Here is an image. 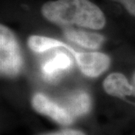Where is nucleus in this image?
I'll use <instances>...</instances> for the list:
<instances>
[{
	"instance_id": "nucleus-1",
	"label": "nucleus",
	"mask_w": 135,
	"mask_h": 135,
	"mask_svg": "<svg viewBox=\"0 0 135 135\" xmlns=\"http://www.w3.org/2000/svg\"><path fill=\"white\" fill-rule=\"evenodd\" d=\"M41 13L49 22L66 28L76 25L99 30L106 23L101 9L89 0L48 1L42 5Z\"/></svg>"
},
{
	"instance_id": "nucleus-2",
	"label": "nucleus",
	"mask_w": 135,
	"mask_h": 135,
	"mask_svg": "<svg viewBox=\"0 0 135 135\" xmlns=\"http://www.w3.org/2000/svg\"><path fill=\"white\" fill-rule=\"evenodd\" d=\"M23 67V58L15 34L7 26H0V70L5 77L18 76Z\"/></svg>"
},
{
	"instance_id": "nucleus-3",
	"label": "nucleus",
	"mask_w": 135,
	"mask_h": 135,
	"mask_svg": "<svg viewBox=\"0 0 135 135\" xmlns=\"http://www.w3.org/2000/svg\"><path fill=\"white\" fill-rule=\"evenodd\" d=\"M63 48L68 50L75 57L80 71L88 77H97L101 75L110 65L109 56L102 52H78L66 44H64Z\"/></svg>"
},
{
	"instance_id": "nucleus-4",
	"label": "nucleus",
	"mask_w": 135,
	"mask_h": 135,
	"mask_svg": "<svg viewBox=\"0 0 135 135\" xmlns=\"http://www.w3.org/2000/svg\"><path fill=\"white\" fill-rule=\"evenodd\" d=\"M31 105L37 113L48 117L60 125H70L74 120V117L65 107L51 100L43 93H35L31 98Z\"/></svg>"
},
{
	"instance_id": "nucleus-5",
	"label": "nucleus",
	"mask_w": 135,
	"mask_h": 135,
	"mask_svg": "<svg viewBox=\"0 0 135 135\" xmlns=\"http://www.w3.org/2000/svg\"><path fill=\"white\" fill-rule=\"evenodd\" d=\"M72 67V60L65 52L58 51L54 54L53 57L45 61L42 64V73L45 80L54 82L65 71Z\"/></svg>"
},
{
	"instance_id": "nucleus-6",
	"label": "nucleus",
	"mask_w": 135,
	"mask_h": 135,
	"mask_svg": "<svg viewBox=\"0 0 135 135\" xmlns=\"http://www.w3.org/2000/svg\"><path fill=\"white\" fill-rule=\"evenodd\" d=\"M103 88L107 94L118 98L135 96L134 88L131 82L122 74L114 72L109 74L103 81Z\"/></svg>"
},
{
	"instance_id": "nucleus-7",
	"label": "nucleus",
	"mask_w": 135,
	"mask_h": 135,
	"mask_svg": "<svg viewBox=\"0 0 135 135\" xmlns=\"http://www.w3.org/2000/svg\"><path fill=\"white\" fill-rule=\"evenodd\" d=\"M64 36L71 42L78 44L88 49H98L100 48L105 38L98 33L88 32L80 29H74L71 27L65 28Z\"/></svg>"
},
{
	"instance_id": "nucleus-8",
	"label": "nucleus",
	"mask_w": 135,
	"mask_h": 135,
	"mask_svg": "<svg viewBox=\"0 0 135 135\" xmlns=\"http://www.w3.org/2000/svg\"><path fill=\"white\" fill-rule=\"evenodd\" d=\"M64 107L74 118L86 115L91 109V98L85 91L73 92L67 97L66 106Z\"/></svg>"
},
{
	"instance_id": "nucleus-9",
	"label": "nucleus",
	"mask_w": 135,
	"mask_h": 135,
	"mask_svg": "<svg viewBox=\"0 0 135 135\" xmlns=\"http://www.w3.org/2000/svg\"><path fill=\"white\" fill-rule=\"evenodd\" d=\"M27 43L29 48L36 53H42L48 50L60 48L64 46V43L56 39L49 38L46 36H40V35H31L28 38Z\"/></svg>"
},
{
	"instance_id": "nucleus-10",
	"label": "nucleus",
	"mask_w": 135,
	"mask_h": 135,
	"mask_svg": "<svg viewBox=\"0 0 135 135\" xmlns=\"http://www.w3.org/2000/svg\"><path fill=\"white\" fill-rule=\"evenodd\" d=\"M40 135H86L83 131L77 130V129H62V130L52 131L47 132Z\"/></svg>"
},
{
	"instance_id": "nucleus-11",
	"label": "nucleus",
	"mask_w": 135,
	"mask_h": 135,
	"mask_svg": "<svg viewBox=\"0 0 135 135\" xmlns=\"http://www.w3.org/2000/svg\"><path fill=\"white\" fill-rule=\"evenodd\" d=\"M114 1L121 3L131 15L135 16V0H114Z\"/></svg>"
},
{
	"instance_id": "nucleus-12",
	"label": "nucleus",
	"mask_w": 135,
	"mask_h": 135,
	"mask_svg": "<svg viewBox=\"0 0 135 135\" xmlns=\"http://www.w3.org/2000/svg\"><path fill=\"white\" fill-rule=\"evenodd\" d=\"M131 84H132V86H133V88H134V92H135V72H134V74H133V76H132Z\"/></svg>"
}]
</instances>
